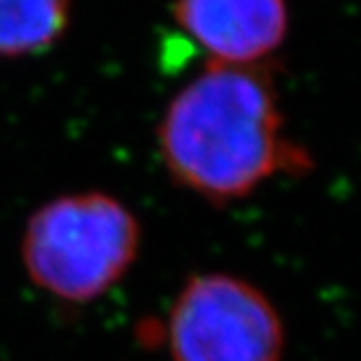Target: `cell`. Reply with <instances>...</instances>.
Masks as SVG:
<instances>
[{"instance_id":"cell-1","label":"cell","mask_w":361,"mask_h":361,"mask_svg":"<svg viewBox=\"0 0 361 361\" xmlns=\"http://www.w3.org/2000/svg\"><path fill=\"white\" fill-rule=\"evenodd\" d=\"M168 172L190 192L224 204L281 172L312 161L283 131L276 83L266 63L209 61L168 105L159 128Z\"/></svg>"},{"instance_id":"cell-2","label":"cell","mask_w":361,"mask_h":361,"mask_svg":"<svg viewBox=\"0 0 361 361\" xmlns=\"http://www.w3.org/2000/svg\"><path fill=\"white\" fill-rule=\"evenodd\" d=\"M137 218L102 192L55 198L31 216L22 259L31 281L68 302L107 294L140 250Z\"/></svg>"},{"instance_id":"cell-3","label":"cell","mask_w":361,"mask_h":361,"mask_svg":"<svg viewBox=\"0 0 361 361\" xmlns=\"http://www.w3.org/2000/svg\"><path fill=\"white\" fill-rule=\"evenodd\" d=\"M283 344L272 302L233 274L192 276L168 318L172 361H281Z\"/></svg>"},{"instance_id":"cell-4","label":"cell","mask_w":361,"mask_h":361,"mask_svg":"<svg viewBox=\"0 0 361 361\" xmlns=\"http://www.w3.org/2000/svg\"><path fill=\"white\" fill-rule=\"evenodd\" d=\"M176 24L216 63H264L288 35L286 0H176Z\"/></svg>"},{"instance_id":"cell-5","label":"cell","mask_w":361,"mask_h":361,"mask_svg":"<svg viewBox=\"0 0 361 361\" xmlns=\"http://www.w3.org/2000/svg\"><path fill=\"white\" fill-rule=\"evenodd\" d=\"M72 0H0V57H27L68 29Z\"/></svg>"}]
</instances>
